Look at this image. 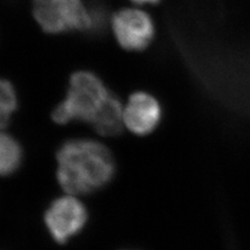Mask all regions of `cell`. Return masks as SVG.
I'll list each match as a JSON object with an SVG mask.
<instances>
[{
	"instance_id": "7a4b0ae2",
	"label": "cell",
	"mask_w": 250,
	"mask_h": 250,
	"mask_svg": "<svg viewBox=\"0 0 250 250\" xmlns=\"http://www.w3.org/2000/svg\"><path fill=\"white\" fill-rule=\"evenodd\" d=\"M112 95L100 78L90 71H77L69 81L66 98L51 113L58 124L80 121L92 124Z\"/></svg>"
},
{
	"instance_id": "5b68a950",
	"label": "cell",
	"mask_w": 250,
	"mask_h": 250,
	"mask_svg": "<svg viewBox=\"0 0 250 250\" xmlns=\"http://www.w3.org/2000/svg\"><path fill=\"white\" fill-rule=\"evenodd\" d=\"M117 42L125 50L143 51L153 42L155 24L151 16L138 9H123L112 18Z\"/></svg>"
},
{
	"instance_id": "8992f818",
	"label": "cell",
	"mask_w": 250,
	"mask_h": 250,
	"mask_svg": "<svg viewBox=\"0 0 250 250\" xmlns=\"http://www.w3.org/2000/svg\"><path fill=\"white\" fill-rule=\"evenodd\" d=\"M163 115L158 98L147 92H136L124 106V125L132 134L147 136L160 126Z\"/></svg>"
},
{
	"instance_id": "9c48e42d",
	"label": "cell",
	"mask_w": 250,
	"mask_h": 250,
	"mask_svg": "<svg viewBox=\"0 0 250 250\" xmlns=\"http://www.w3.org/2000/svg\"><path fill=\"white\" fill-rule=\"evenodd\" d=\"M17 107V93L13 84L9 81L0 78V131L9 125Z\"/></svg>"
},
{
	"instance_id": "52a82bcc",
	"label": "cell",
	"mask_w": 250,
	"mask_h": 250,
	"mask_svg": "<svg viewBox=\"0 0 250 250\" xmlns=\"http://www.w3.org/2000/svg\"><path fill=\"white\" fill-rule=\"evenodd\" d=\"M91 126L99 135L114 137L121 134L124 125V107L120 99L112 93L103 112L95 119Z\"/></svg>"
},
{
	"instance_id": "3957f363",
	"label": "cell",
	"mask_w": 250,
	"mask_h": 250,
	"mask_svg": "<svg viewBox=\"0 0 250 250\" xmlns=\"http://www.w3.org/2000/svg\"><path fill=\"white\" fill-rule=\"evenodd\" d=\"M33 13L41 28L48 34L89 30L92 14L83 0H33Z\"/></svg>"
},
{
	"instance_id": "30bf717a",
	"label": "cell",
	"mask_w": 250,
	"mask_h": 250,
	"mask_svg": "<svg viewBox=\"0 0 250 250\" xmlns=\"http://www.w3.org/2000/svg\"><path fill=\"white\" fill-rule=\"evenodd\" d=\"M138 4H159L162 0H131Z\"/></svg>"
},
{
	"instance_id": "277c9868",
	"label": "cell",
	"mask_w": 250,
	"mask_h": 250,
	"mask_svg": "<svg viewBox=\"0 0 250 250\" xmlns=\"http://www.w3.org/2000/svg\"><path fill=\"white\" fill-rule=\"evenodd\" d=\"M88 220L87 208L74 195H66L53 200L44 215V222L51 238L65 244L80 233Z\"/></svg>"
},
{
	"instance_id": "6da1fadb",
	"label": "cell",
	"mask_w": 250,
	"mask_h": 250,
	"mask_svg": "<svg viewBox=\"0 0 250 250\" xmlns=\"http://www.w3.org/2000/svg\"><path fill=\"white\" fill-rule=\"evenodd\" d=\"M57 177L70 195H87L104 188L112 181L116 164L103 143L91 139H73L62 144L57 153Z\"/></svg>"
},
{
	"instance_id": "ba28073f",
	"label": "cell",
	"mask_w": 250,
	"mask_h": 250,
	"mask_svg": "<svg viewBox=\"0 0 250 250\" xmlns=\"http://www.w3.org/2000/svg\"><path fill=\"white\" fill-rule=\"evenodd\" d=\"M22 148L13 136L0 131V176L15 173L22 162Z\"/></svg>"
}]
</instances>
